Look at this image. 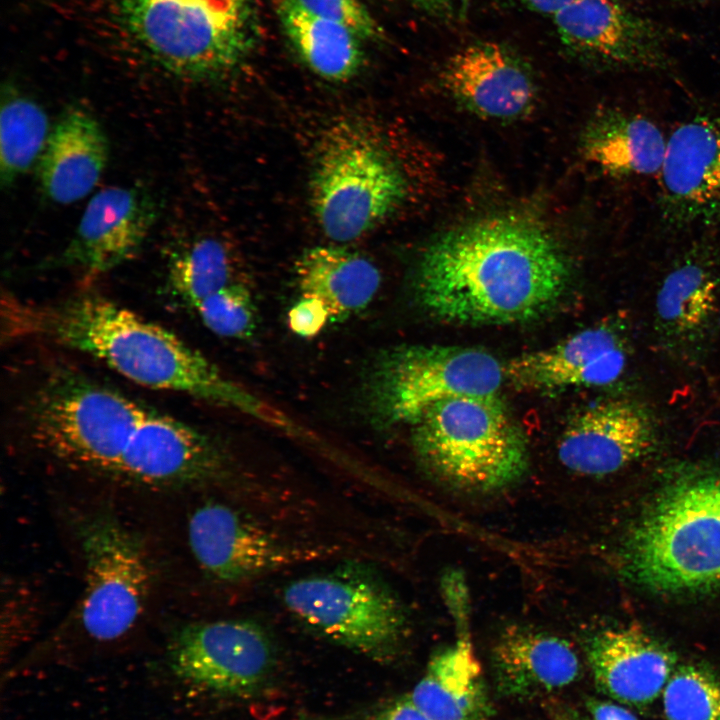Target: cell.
I'll return each instance as SVG.
<instances>
[{
    "mask_svg": "<svg viewBox=\"0 0 720 720\" xmlns=\"http://www.w3.org/2000/svg\"><path fill=\"white\" fill-rule=\"evenodd\" d=\"M425 12L440 18H448L453 14V0H409Z\"/></svg>",
    "mask_w": 720,
    "mask_h": 720,
    "instance_id": "obj_36",
    "label": "cell"
},
{
    "mask_svg": "<svg viewBox=\"0 0 720 720\" xmlns=\"http://www.w3.org/2000/svg\"><path fill=\"white\" fill-rule=\"evenodd\" d=\"M491 663L498 692L517 700L560 691L581 672L580 659L568 641L520 626H511L499 636Z\"/></svg>",
    "mask_w": 720,
    "mask_h": 720,
    "instance_id": "obj_21",
    "label": "cell"
},
{
    "mask_svg": "<svg viewBox=\"0 0 720 720\" xmlns=\"http://www.w3.org/2000/svg\"><path fill=\"white\" fill-rule=\"evenodd\" d=\"M278 14L289 42L316 75L344 82L360 71L364 52L361 39L351 30L307 11L295 0H281Z\"/></svg>",
    "mask_w": 720,
    "mask_h": 720,
    "instance_id": "obj_26",
    "label": "cell"
},
{
    "mask_svg": "<svg viewBox=\"0 0 720 720\" xmlns=\"http://www.w3.org/2000/svg\"><path fill=\"white\" fill-rule=\"evenodd\" d=\"M658 178L666 227H720V115L696 114L673 130Z\"/></svg>",
    "mask_w": 720,
    "mask_h": 720,
    "instance_id": "obj_13",
    "label": "cell"
},
{
    "mask_svg": "<svg viewBox=\"0 0 720 720\" xmlns=\"http://www.w3.org/2000/svg\"><path fill=\"white\" fill-rule=\"evenodd\" d=\"M269 634L246 619L194 622L168 644L172 674L183 683L226 695H249L262 687L275 664Z\"/></svg>",
    "mask_w": 720,
    "mask_h": 720,
    "instance_id": "obj_11",
    "label": "cell"
},
{
    "mask_svg": "<svg viewBox=\"0 0 720 720\" xmlns=\"http://www.w3.org/2000/svg\"><path fill=\"white\" fill-rule=\"evenodd\" d=\"M552 714H553V720H571L568 716L564 715L562 712L554 711Z\"/></svg>",
    "mask_w": 720,
    "mask_h": 720,
    "instance_id": "obj_37",
    "label": "cell"
},
{
    "mask_svg": "<svg viewBox=\"0 0 720 720\" xmlns=\"http://www.w3.org/2000/svg\"><path fill=\"white\" fill-rule=\"evenodd\" d=\"M77 537L85 565L78 621L90 639L112 642L144 610L152 584L149 561L136 534L109 512L81 520Z\"/></svg>",
    "mask_w": 720,
    "mask_h": 720,
    "instance_id": "obj_10",
    "label": "cell"
},
{
    "mask_svg": "<svg viewBox=\"0 0 720 720\" xmlns=\"http://www.w3.org/2000/svg\"><path fill=\"white\" fill-rule=\"evenodd\" d=\"M43 108L31 98L7 90L0 114V181L11 186L38 162L50 134Z\"/></svg>",
    "mask_w": 720,
    "mask_h": 720,
    "instance_id": "obj_28",
    "label": "cell"
},
{
    "mask_svg": "<svg viewBox=\"0 0 720 720\" xmlns=\"http://www.w3.org/2000/svg\"><path fill=\"white\" fill-rule=\"evenodd\" d=\"M570 278L567 258L542 226L501 214L433 241L418 260L413 286L418 304L439 320L507 325L550 311Z\"/></svg>",
    "mask_w": 720,
    "mask_h": 720,
    "instance_id": "obj_1",
    "label": "cell"
},
{
    "mask_svg": "<svg viewBox=\"0 0 720 720\" xmlns=\"http://www.w3.org/2000/svg\"><path fill=\"white\" fill-rule=\"evenodd\" d=\"M156 216V203L143 188H103L87 204L59 262L88 277L105 273L135 255Z\"/></svg>",
    "mask_w": 720,
    "mask_h": 720,
    "instance_id": "obj_18",
    "label": "cell"
},
{
    "mask_svg": "<svg viewBox=\"0 0 720 720\" xmlns=\"http://www.w3.org/2000/svg\"><path fill=\"white\" fill-rule=\"evenodd\" d=\"M188 542L199 567L212 579L242 583L319 559L329 548L290 542L237 509L206 502L189 516Z\"/></svg>",
    "mask_w": 720,
    "mask_h": 720,
    "instance_id": "obj_12",
    "label": "cell"
},
{
    "mask_svg": "<svg viewBox=\"0 0 720 720\" xmlns=\"http://www.w3.org/2000/svg\"><path fill=\"white\" fill-rule=\"evenodd\" d=\"M151 408L86 376L61 371L30 396L26 422L37 445L62 463L126 481Z\"/></svg>",
    "mask_w": 720,
    "mask_h": 720,
    "instance_id": "obj_3",
    "label": "cell"
},
{
    "mask_svg": "<svg viewBox=\"0 0 720 720\" xmlns=\"http://www.w3.org/2000/svg\"><path fill=\"white\" fill-rule=\"evenodd\" d=\"M533 12L553 16L574 0H509Z\"/></svg>",
    "mask_w": 720,
    "mask_h": 720,
    "instance_id": "obj_35",
    "label": "cell"
},
{
    "mask_svg": "<svg viewBox=\"0 0 720 720\" xmlns=\"http://www.w3.org/2000/svg\"><path fill=\"white\" fill-rule=\"evenodd\" d=\"M295 275L301 296L320 300L333 321L366 308L381 283L372 261L337 244L306 249L296 260Z\"/></svg>",
    "mask_w": 720,
    "mask_h": 720,
    "instance_id": "obj_25",
    "label": "cell"
},
{
    "mask_svg": "<svg viewBox=\"0 0 720 720\" xmlns=\"http://www.w3.org/2000/svg\"><path fill=\"white\" fill-rule=\"evenodd\" d=\"M282 600L311 630L376 661L396 656L408 634V615L398 596L361 565L297 578L285 586Z\"/></svg>",
    "mask_w": 720,
    "mask_h": 720,
    "instance_id": "obj_8",
    "label": "cell"
},
{
    "mask_svg": "<svg viewBox=\"0 0 720 720\" xmlns=\"http://www.w3.org/2000/svg\"><path fill=\"white\" fill-rule=\"evenodd\" d=\"M552 18L562 44L585 62L646 71L670 66L662 30L619 0H574Z\"/></svg>",
    "mask_w": 720,
    "mask_h": 720,
    "instance_id": "obj_14",
    "label": "cell"
},
{
    "mask_svg": "<svg viewBox=\"0 0 720 720\" xmlns=\"http://www.w3.org/2000/svg\"><path fill=\"white\" fill-rule=\"evenodd\" d=\"M214 334L246 339L256 328V308L248 287L231 284L199 302L193 309Z\"/></svg>",
    "mask_w": 720,
    "mask_h": 720,
    "instance_id": "obj_30",
    "label": "cell"
},
{
    "mask_svg": "<svg viewBox=\"0 0 720 720\" xmlns=\"http://www.w3.org/2000/svg\"><path fill=\"white\" fill-rule=\"evenodd\" d=\"M307 11L339 23L361 40L383 38V29L359 0H295Z\"/></svg>",
    "mask_w": 720,
    "mask_h": 720,
    "instance_id": "obj_31",
    "label": "cell"
},
{
    "mask_svg": "<svg viewBox=\"0 0 720 720\" xmlns=\"http://www.w3.org/2000/svg\"><path fill=\"white\" fill-rule=\"evenodd\" d=\"M122 27L154 62L192 79L240 65L254 48L250 0H116Z\"/></svg>",
    "mask_w": 720,
    "mask_h": 720,
    "instance_id": "obj_6",
    "label": "cell"
},
{
    "mask_svg": "<svg viewBox=\"0 0 720 720\" xmlns=\"http://www.w3.org/2000/svg\"><path fill=\"white\" fill-rule=\"evenodd\" d=\"M172 296L194 307L223 288L240 282L232 254L214 237H200L176 249L167 262Z\"/></svg>",
    "mask_w": 720,
    "mask_h": 720,
    "instance_id": "obj_27",
    "label": "cell"
},
{
    "mask_svg": "<svg viewBox=\"0 0 720 720\" xmlns=\"http://www.w3.org/2000/svg\"><path fill=\"white\" fill-rule=\"evenodd\" d=\"M405 194L401 171L375 137L348 121L328 128L316 153L310 201L329 239L360 238L392 214Z\"/></svg>",
    "mask_w": 720,
    "mask_h": 720,
    "instance_id": "obj_7",
    "label": "cell"
},
{
    "mask_svg": "<svg viewBox=\"0 0 720 720\" xmlns=\"http://www.w3.org/2000/svg\"><path fill=\"white\" fill-rule=\"evenodd\" d=\"M410 425L417 459L453 486L495 491L528 470L527 438L498 396L443 400Z\"/></svg>",
    "mask_w": 720,
    "mask_h": 720,
    "instance_id": "obj_5",
    "label": "cell"
},
{
    "mask_svg": "<svg viewBox=\"0 0 720 720\" xmlns=\"http://www.w3.org/2000/svg\"><path fill=\"white\" fill-rule=\"evenodd\" d=\"M662 703L667 720H720V679L699 665L677 666Z\"/></svg>",
    "mask_w": 720,
    "mask_h": 720,
    "instance_id": "obj_29",
    "label": "cell"
},
{
    "mask_svg": "<svg viewBox=\"0 0 720 720\" xmlns=\"http://www.w3.org/2000/svg\"><path fill=\"white\" fill-rule=\"evenodd\" d=\"M668 137L649 118L610 108L586 125L581 146L584 158L607 176L639 179L659 175Z\"/></svg>",
    "mask_w": 720,
    "mask_h": 720,
    "instance_id": "obj_23",
    "label": "cell"
},
{
    "mask_svg": "<svg viewBox=\"0 0 720 720\" xmlns=\"http://www.w3.org/2000/svg\"><path fill=\"white\" fill-rule=\"evenodd\" d=\"M591 720H638L624 707L598 699H589L586 703Z\"/></svg>",
    "mask_w": 720,
    "mask_h": 720,
    "instance_id": "obj_34",
    "label": "cell"
},
{
    "mask_svg": "<svg viewBox=\"0 0 720 720\" xmlns=\"http://www.w3.org/2000/svg\"><path fill=\"white\" fill-rule=\"evenodd\" d=\"M655 440L654 421L645 407L628 399H608L569 420L558 440L557 455L574 473L604 476L648 454Z\"/></svg>",
    "mask_w": 720,
    "mask_h": 720,
    "instance_id": "obj_17",
    "label": "cell"
},
{
    "mask_svg": "<svg viewBox=\"0 0 720 720\" xmlns=\"http://www.w3.org/2000/svg\"><path fill=\"white\" fill-rule=\"evenodd\" d=\"M10 336H34L89 354L136 384L188 394L285 428L289 419L224 376L178 336L98 295L50 305L8 303Z\"/></svg>",
    "mask_w": 720,
    "mask_h": 720,
    "instance_id": "obj_2",
    "label": "cell"
},
{
    "mask_svg": "<svg viewBox=\"0 0 720 720\" xmlns=\"http://www.w3.org/2000/svg\"><path fill=\"white\" fill-rule=\"evenodd\" d=\"M586 655L597 688L635 707L658 698L677 667L676 655L637 626L598 632Z\"/></svg>",
    "mask_w": 720,
    "mask_h": 720,
    "instance_id": "obj_20",
    "label": "cell"
},
{
    "mask_svg": "<svg viewBox=\"0 0 720 720\" xmlns=\"http://www.w3.org/2000/svg\"><path fill=\"white\" fill-rule=\"evenodd\" d=\"M434 720H491L494 708L467 633L435 653L408 694Z\"/></svg>",
    "mask_w": 720,
    "mask_h": 720,
    "instance_id": "obj_24",
    "label": "cell"
},
{
    "mask_svg": "<svg viewBox=\"0 0 720 720\" xmlns=\"http://www.w3.org/2000/svg\"><path fill=\"white\" fill-rule=\"evenodd\" d=\"M330 320L325 305L318 299L303 297L288 312V326L298 336H317Z\"/></svg>",
    "mask_w": 720,
    "mask_h": 720,
    "instance_id": "obj_32",
    "label": "cell"
},
{
    "mask_svg": "<svg viewBox=\"0 0 720 720\" xmlns=\"http://www.w3.org/2000/svg\"><path fill=\"white\" fill-rule=\"evenodd\" d=\"M375 720H434L404 696L383 709Z\"/></svg>",
    "mask_w": 720,
    "mask_h": 720,
    "instance_id": "obj_33",
    "label": "cell"
},
{
    "mask_svg": "<svg viewBox=\"0 0 720 720\" xmlns=\"http://www.w3.org/2000/svg\"><path fill=\"white\" fill-rule=\"evenodd\" d=\"M624 570L656 592L720 588L719 472H692L666 487L628 536Z\"/></svg>",
    "mask_w": 720,
    "mask_h": 720,
    "instance_id": "obj_4",
    "label": "cell"
},
{
    "mask_svg": "<svg viewBox=\"0 0 720 720\" xmlns=\"http://www.w3.org/2000/svg\"><path fill=\"white\" fill-rule=\"evenodd\" d=\"M629 352L624 328L602 323L512 358L504 364L505 376L515 387L530 391L602 387L624 374Z\"/></svg>",
    "mask_w": 720,
    "mask_h": 720,
    "instance_id": "obj_16",
    "label": "cell"
},
{
    "mask_svg": "<svg viewBox=\"0 0 720 720\" xmlns=\"http://www.w3.org/2000/svg\"><path fill=\"white\" fill-rule=\"evenodd\" d=\"M505 366L481 348L409 345L385 352L373 365L368 405L383 424H411L438 402L498 396Z\"/></svg>",
    "mask_w": 720,
    "mask_h": 720,
    "instance_id": "obj_9",
    "label": "cell"
},
{
    "mask_svg": "<svg viewBox=\"0 0 720 720\" xmlns=\"http://www.w3.org/2000/svg\"><path fill=\"white\" fill-rule=\"evenodd\" d=\"M441 81L449 93L473 113L509 121L533 107L536 87L527 64L504 44L481 41L448 58Z\"/></svg>",
    "mask_w": 720,
    "mask_h": 720,
    "instance_id": "obj_19",
    "label": "cell"
},
{
    "mask_svg": "<svg viewBox=\"0 0 720 720\" xmlns=\"http://www.w3.org/2000/svg\"><path fill=\"white\" fill-rule=\"evenodd\" d=\"M720 315V257L697 241L672 265L656 294L655 329L675 357L695 361L706 352Z\"/></svg>",
    "mask_w": 720,
    "mask_h": 720,
    "instance_id": "obj_15",
    "label": "cell"
},
{
    "mask_svg": "<svg viewBox=\"0 0 720 720\" xmlns=\"http://www.w3.org/2000/svg\"><path fill=\"white\" fill-rule=\"evenodd\" d=\"M108 159L100 123L87 110L70 107L51 129L37 162L41 188L55 203H74L94 189Z\"/></svg>",
    "mask_w": 720,
    "mask_h": 720,
    "instance_id": "obj_22",
    "label": "cell"
}]
</instances>
